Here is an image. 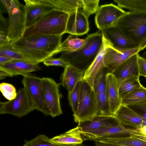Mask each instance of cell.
<instances>
[{
    "label": "cell",
    "instance_id": "obj_20",
    "mask_svg": "<svg viewBox=\"0 0 146 146\" xmlns=\"http://www.w3.org/2000/svg\"><path fill=\"white\" fill-rule=\"evenodd\" d=\"M105 93L111 113L114 116L121 105L117 80L112 73L108 72L106 75Z\"/></svg>",
    "mask_w": 146,
    "mask_h": 146
},
{
    "label": "cell",
    "instance_id": "obj_12",
    "mask_svg": "<svg viewBox=\"0 0 146 146\" xmlns=\"http://www.w3.org/2000/svg\"><path fill=\"white\" fill-rule=\"evenodd\" d=\"M24 1L26 10V29L35 24L46 13L54 9H59L47 0Z\"/></svg>",
    "mask_w": 146,
    "mask_h": 146
},
{
    "label": "cell",
    "instance_id": "obj_19",
    "mask_svg": "<svg viewBox=\"0 0 146 146\" xmlns=\"http://www.w3.org/2000/svg\"><path fill=\"white\" fill-rule=\"evenodd\" d=\"M103 44L99 52L94 61L84 73L83 80L88 82L93 88L96 76L106 67L104 61V54L109 44L103 37Z\"/></svg>",
    "mask_w": 146,
    "mask_h": 146
},
{
    "label": "cell",
    "instance_id": "obj_33",
    "mask_svg": "<svg viewBox=\"0 0 146 146\" xmlns=\"http://www.w3.org/2000/svg\"><path fill=\"white\" fill-rule=\"evenodd\" d=\"M0 56L7 57L13 60H21L28 62L21 54L13 48L10 43L0 46Z\"/></svg>",
    "mask_w": 146,
    "mask_h": 146
},
{
    "label": "cell",
    "instance_id": "obj_34",
    "mask_svg": "<svg viewBox=\"0 0 146 146\" xmlns=\"http://www.w3.org/2000/svg\"><path fill=\"white\" fill-rule=\"evenodd\" d=\"M80 82H78L74 89L68 92V99L73 113L76 111L80 97Z\"/></svg>",
    "mask_w": 146,
    "mask_h": 146
},
{
    "label": "cell",
    "instance_id": "obj_27",
    "mask_svg": "<svg viewBox=\"0 0 146 146\" xmlns=\"http://www.w3.org/2000/svg\"><path fill=\"white\" fill-rule=\"evenodd\" d=\"M58 9L68 13L78 9H82V0H47Z\"/></svg>",
    "mask_w": 146,
    "mask_h": 146
},
{
    "label": "cell",
    "instance_id": "obj_24",
    "mask_svg": "<svg viewBox=\"0 0 146 146\" xmlns=\"http://www.w3.org/2000/svg\"><path fill=\"white\" fill-rule=\"evenodd\" d=\"M85 43V39L80 38L77 35L70 34L60 45L57 50V54L77 51L82 47Z\"/></svg>",
    "mask_w": 146,
    "mask_h": 146
},
{
    "label": "cell",
    "instance_id": "obj_21",
    "mask_svg": "<svg viewBox=\"0 0 146 146\" xmlns=\"http://www.w3.org/2000/svg\"><path fill=\"white\" fill-rule=\"evenodd\" d=\"M114 116L124 127L130 126L133 129L140 127L143 121L141 117L127 106L121 105Z\"/></svg>",
    "mask_w": 146,
    "mask_h": 146
},
{
    "label": "cell",
    "instance_id": "obj_16",
    "mask_svg": "<svg viewBox=\"0 0 146 146\" xmlns=\"http://www.w3.org/2000/svg\"><path fill=\"white\" fill-rule=\"evenodd\" d=\"M121 123L114 116H96L91 121L78 123L82 135L88 134L98 129L116 126Z\"/></svg>",
    "mask_w": 146,
    "mask_h": 146
},
{
    "label": "cell",
    "instance_id": "obj_36",
    "mask_svg": "<svg viewBox=\"0 0 146 146\" xmlns=\"http://www.w3.org/2000/svg\"><path fill=\"white\" fill-rule=\"evenodd\" d=\"M0 90L3 96L9 100L16 97L17 92L13 85L7 83L2 82L0 84Z\"/></svg>",
    "mask_w": 146,
    "mask_h": 146
},
{
    "label": "cell",
    "instance_id": "obj_7",
    "mask_svg": "<svg viewBox=\"0 0 146 146\" xmlns=\"http://www.w3.org/2000/svg\"><path fill=\"white\" fill-rule=\"evenodd\" d=\"M36 110L28 93L24 87L17 92L15 98L0 102V114H9L21 117Z\"/></svg>",
    "mask_w": 146,
    "mask_h": 146
},
{
    "label": "cell",
    "instance_id": "obj_35",
    "mask_svg": "<svg viewBox=\"0 0 146 146\" xmlns=\"http://www.w3.org/2000/svg\"><path fill=\"white\" fill-rule=\"evenodd\" d=\"M82 1L83 12L88 18L91 15L96 13L99 7L100 0H82Z\"/></svg>",
    "mask_w": 146,
    "mask_h": 146
},
{
    "label": "cell",
    "instance_id": "obj_1",
    "mask_svg": "<svg viewBox=\"0 0 146 146\" xmlns=\"http://www.w3.org/2000/svg\"><path fill=\"white\" fill-rule=\"evenodd\" d=\"M62 35H44L22 37L10 42L13 48L29 62L38 64L57 54Z\"/></svg>",
    "mask_w": 146,
    "mask_h": 146
},
{
    "label": "cell",
    "instance_id": "obj_11",
    "mask_svg": "<svg viewBox=\"0 0 146 146\" xmlns=\"http://www.w3.org/2000/svg\"><path fill=\"white\" fill-rule=\"evenodd\" d=\"M141 51L139 47L131 49H123L115 48L109 44L104 57V64L108 72L112 73L127 59Z\"/></svg>",
    "mask_w": 146,
    "mask_h": 146
},
{
    "label": "cell",
    "instance_id": "obj_45",
    "mask_svg": "<svg viewBox=\"0 0 146 146\" xmlns=\"http://www.w3.org/2000/svg\"><path fill=\"white\" fill-rule=\"evenodd\" d=\"M139 47L141 50L146 48V34L139 44Z\"/></svg>",
    "mask_w": 146,
    "mask_h": 146
},
{
    "label": "cell",
    "instance_id": "obj_29",
    "mask_svg": "<svg viewBox=\"0 0 146 146\" xmlns=\"http://www.w3.org/2000/svg\"><path fill=\"white\" fill-rule=\"evenodd\" d=\"M97 141L123 146H146V142L132 136L120 139H104Z\"/></svg>",
    "mask_w": 146,
    "mask_h": 146
},
{
    "label": "cell",
    "instance_id": "obj_13",
    "mask_svg": "<svg viewBox=\"0 0 146 146\" xmlns=\"http://www.w3.org/2000/svg\"><path fill=\"white\" fill-rule=\"evenodd\" d=\"M100 31L103 37L113 47L126 49L139 47V43L124 35L115 27L111 26Z\"/></svg>",
    "mask_w": 146,
    "mask_h": 146
},
{
    "label": "cell",
    "instance_id": "obj_44",
    "mask_svg": "<svg viewBox=\"0 0 146 146\" xmlns=\"http://www.w3.org/2000/svg\"><path fill=\"white\" fill-rule=\"evenodd\" d=\"M94 146H123L116 144L103 143L98 141H95Z\"/></svg>",
    "mask_w": 146,
    "mask_h": 146
},
{
    "label": "cell",
    "instance_id": "obj_39",
    "mask_svg": "<svg viewBox=\"0 0 146 146\" xmlns=\"http://www.w3.org/2000/svg\"><path fill=\"white\" fill-rule=\"evenodd\" d=\"M3 10L0 8V33L7 35L9 27V23L7 22V19L3 16Z\"/></svg>",
    "mask_w": 146,
    "mask_h": 146
},
{
    "label": "cell",
    "instance_id": "obj_3",
    "mask_svg": "<svg viewBox=\"0 0 146 146\" xmlns=\"http://www.w3.org/2000/svg\"><path fill=\"white\" fill-rule=\"evenodd\" d=\"M69 14L59 9L52 10L26 28L23 37L44 35L62 36L66 33Z\"/></svg>",
    "mask_w": 146,
    "mask_h": 146
},
{
    "label": "cell",
    "instance_id": "obj_8",
    "mask_svg": "<svg viewBox=\"0 0 146 146\" xmlns=\"http://www.w3.org/2000/svg\"><path fill=\"white\" fill-rule=\"evenodd\" d=\"M42 87L44 101L52 117L62 114L60 100L62 95L60 91V83L49 77L41 78Z\"/></svg>",
    "mask_w": 146,
    "mask_h": 146
},
{
    "label": "cell",
    "instance_id": "obj_28",
    "mask_svg": "<svg viewBox=\"0 0 146 146\" xmlns=\"http://www.w3.org/2000/svg\"><path fill=\"white\" fill-rule=\"evenodd\" d=\"M139 78L138 76H132L126 79L121 83L118 87L120 99L142 86Z\"/></svg>",
    "mask_w": 146,
    "mask_h": 146
},
{
    "label": "cell",
    "instance_id": "obj_14",
    "mask_svg": "<svg viewBox=\"0 0 146 146\" xmlns=\"http://www.w3.org/2000/svg\"><path fill=\"white\" fill-rule=\"evenodd\" d=\"M88 18L82 9H78L69 13L66 33L81 35L87 33L89 30Z\"/></svg>",
    "mask_w": 146,
    "mask_h": 146
},
{
    "label": "cell",
    "instance_id": "obj_38",
    "mask_svg": "<svg viewBox=\"0 0 146 146\" xmlns=\"http://www.w3.org/2000/svg\"><path fill=\"white\" fill-rule=\"evenodd\" d=\"M127 106L141 117L143 119H146V103Z\"/></svg>",
    "mask_w": 146,
    "mask_h": 146
},
{
    "label": "cell",
    "instance_id": "obj_37",
    "mask_svg": "<svg viewBox=\"0 0 146 146\" xmlns=\"http://www.w3.org/2000/svg\"><path fill=\"white\" fill-rule=\"evenodd\" d=\"M43 62L44 65L47 66H60L64 68L69 65L67 62L60 57L55 58L51 57L44 60Z\"/></svg>",
    "mask_w": 146,
    "mask_h": 146
},
{
    "label": "cell",
    "instance_id": "obj_46",
    "mask_svg": "<svg viewBox=\"0 0 146 146\" xmlns=\"http://www.w3.org/2000/svg\"><path fill=\"white\" fill-rule=\"evenodd\" d=\"M142 57L146 59V50L141 56Z\"/></svg>",
    "mask_w": 146,
    "mask_h": 146
},
{
    "label": "cell",
    "instance_id": "obj_25",
    "mask_svg": "<svg viewBox=\"0 0 146 146\" xmlns=\"http://www.w3.org/2000/svg\"><path fill=\"white\" fill-rule=\"evenodd\" d=\"M121 105L126 106L146 103V88L142 86L121 99Z\"/></svg>",
    "mask_w": 146,
    "mask_h": 146
},
{
    "label": "cell",
    "instance_id": "obj_31",
    "mask_svg": "<svg viewBox=\"0 0 146 146\" xmlns=\"http://www.w3.org/2000/svg\"><path fill=\"white\" fill-rule=\"evenodd\" d=\"M22 146H86L82 144L74 146L58 145L52 142L50 139L44 134H40L30 141L26 142Z\"/></svg>",
    "mask_w": 146,
    "mask_h": 146
},
{
    "label": "cell",
    "instance_id": "obj_10",
    "mask_svg": "<svg viewBox=\"0 0 146 146\" xmlns=\"http://www.w3.org/2000/svg\"><path fill=\"white\" fill-rule=\"evenodd\" d=\"M129 12L112 3L102 5L96 13V25L100 30L111 27L119 18Z\"/></svg>",
    "mask_w": 146,
    "mask_h": 146
},
{
    "label": "cell",
    "instance_id": "obj_15",
    "mask_svg": "<svg viewBox=\"0 0 146 146\" xmlns=\"http://www.w3.org/2000/svg\"><path fill=\"white\" fill-rule=\"evenodd\" d=\"M84 141H94L104 139H120L131 136L127 129L121 123L115 126L95 131L90 133L82 135Z\"/></svg>",
    "mask_w": 146,
    "mask_h": 146
},
{
    "label": "cell",
    "instance_id": "obj_9",
    "mask_svg": "<svg viewBox=\"0 0 146 146\" xmlns=\"http://www.w3.org/2000/svg\"><path fill=\"white\" fill-rule=\"evenodd\" d=\"M22 83L35 106L36 110L45 115L50 116L44 100L41 78L30 74L23 76Z\"/></svg>",
    "mask_w": 146,
    "mask_h": 146
},
{
    "label": "cell",
    "instance_id": "obj_17",
    "mask_svg": "<svg viewBox=\"0 0 146 146\" xmlns=\"http://www.w3.org/2000/svg\"><path fill=\"white\" fill-rule=\"evenodd\" d=\"M41 69L38 64H34L21 60H14L5 64L0 65V70L5 73L7 77L19 75L23 76Z\"/></svg>",
    "mask_w": 146,
    "mask_h": 146
},
{
    "label": "cell",
    "instance_id": "obj_32",
    "mask_svg": "<svg viewBox=\"0 0 146 146\" xmlns=\"http://www.w3.org/2000/svg\"><path fill=\"white\" fill-rule=\"evenodd\" d=\"M108 72L107 69L106 67H105L96 76L93 87L96 94L105 92L106 86V75Z\"/></svg>",
    "mask_w": 146,
    "mask_h": 146
},
{
    "label": "cell",
    "instance_id": "obj_42",
    "mask_svg": "<svg viewBox=\"0 0 146 146\" xmlns=\"http://www.w3.org/2000/svg\"><path fill=\"white\" fill-rule=\"evenodd\" d=\"M131 136L146 142V135H143L139 133L128 131Z\"/></svg>",
    "mask_w": 146,
    "mask_h": 146
},
{
    "label": "cell",
    "instance_id": "obj_5",
    "mask_svg": "<svg viewBox=\"0 0 146 146\" xmlns=\"http://www.w3.org/2000/svg\"><path fill=\"white\" fill-rule=\"evenodd\" d=\"M79 101L76 111L73 114L74 121L80 123L91 121L97 115L98 107L94 88L86 82L80 81Z\"/></svg>",
    "mask_w": 146,
    "mask_h": 146
},
{
    "label": "cell",
    "instance_id": "obj_22",
    "mask_svg": "<svg viewBox=\"0 0 146 146\" xmlns=\"http://www.w3.org/2000/svg\"><path fill=\"white\" fill-rule=\"evenodd\" d=\"M50 141L58 145L69 146L81 145L84 141L81 129L78 125L64 133L50 138Z\"/></svg>",
    "mask_w": 146,
    "mask_h": 146
},
{
    "label": "cell",
    "instance_id": "obj_30",
    "mask_svg": "<svg viewBox=\"0 0 146 146\" xmlns=\"http://www.w3.org/2000/svg\"><path fill=\"white\" fill-rule=\"evenodd\" d=\"M98 107L97 115L113 116L110 110L105 92L96 94Z\"/></svg>",
    "mask_w": 146,
    "mask_h": 146
},
{
    "label": "cell",
    "instance_id": "obj_43",
    "mask_svg": "<svg viewBox=\"0 0 146 146\" xmlns=\"http://www.w3.org/2000/svg\"><path fill=\"white\" fill-rule=\"evenodd\" d=\"M14 60L7 57L0 56V65L5 64Z\"/></svg>",
    "mask_w": 146,
    "mask_h": 146
},
{
    "label": "cell",
    "instance_id": "obj_26",
    "mask_svg": "<svg viewBox=\"0 0 146 146\" xmlns=\"http://www.w3.org/2000/svg\"><path fill=\"white\" fill-rule=\"evenodd\" d=\"M117 5L128 11L146 15V0H114Z\"/></svg>",
    "mask_w": 146,
    "mask_h": 146
},
{
    "label": "cell",
    "instance_id": "obj_40",
    "mask_svg": "<svg viewBox=\"0 0 146 146\" xmlns=\"http://www.w3.org/2000/svg\"><path fill=\"white\" fill-rule=\"evenodd\" d=\"M139 72V76L146 78V59L139 54L138 58Z\"/></svg>",
    "mask_w": 146,
    "mask_h": 146
},
{
    "label": "cell",
    "instance_id": "obj_41",
    "mask_svg": "<svg viewBox=\"0 0 146 146\" xmlns=\"http://www.w3.org/2000/svg\"><path fill=\"white\" fill-rule=\"evenodd\" d=\"M10 42L6 35L0 33V46L8 44Z\"/></svg>",
    "mask_w": 146,
    "mask_h": 146
},
{
    "label": "cell",
    "instance_id": "obj_23",
    "mask_svg": "<svg viewBox=\"0 0 146 146\" xmlns=\"http://www.w3.org/2000/svg\"><path fill=\"white\" fill-rule=\"evenodd\" d=\"M84 73L70 65L64 68L61 75V85L68 92H70L78 82L83 80Z\"/></svg>",
    "mask_w": 146,
    "mask_h": 146
},
{
    "label": "cell",
    "instance_id": "obj_2",
    "mask_svg": "<svg viewBox=\"0 0 146 146\" xmlns=\"http://www.w3.org/2000/svg\"><path fill=\"white\" fill-rule=\"evenodd\" d=\"M85 39V44L80 49L61 52L60 56L69 65L84 72L96 57L103 43L102 35L98 31L88 35Z\"/></svg>",
    "mask_w": 146,
    "mask_h": 146
},
{
    "label": "cell",
    "instance_id": "obj_6",
    "mask_svg": "<svg viewBox=\"0 0 146 146\" xmlns=\"http://www.w3.org/2000/svg\"><path fill=\"white\" fill-rule=\"evenodd\" d=\"M112 26L140 44L146 34V15L129 12L117 19Z\"/></svg>",
    "mask_w": 146,
    "mask_h": 146
},
{
    "label": "cell",
    "instance_id": "obj_4",
    "mask_svg": "<svg viewBox=\"0 0 146 146\" xmlns=\"http://www.w3.org/2000/svg\"><path fill=\"white\" fill-rule=\"evenodd\" d=\"M7 10L9 27L7 36L11 42L22 38L26 29L25 5L17 0H0Z\"/></svg>",
    "mask_w": 146,
    "mask_h": 146
},
{
    "label": "cell",
    "instance_id": "obj_18",
    "mask_svg": "<svg viewBox=\"0 0 146 146\" xmlns=\"http://www.w3.org/2000/svg\"><path fill=\"white\" fill-rule=\"evenodd\" d=\"M137 53L131 56L119 66L112 73L119 87L125 80L132 76H140Z\"/></svg>",
    "mask_w": 146,
    "mask_h": 146
}]
</instances>
